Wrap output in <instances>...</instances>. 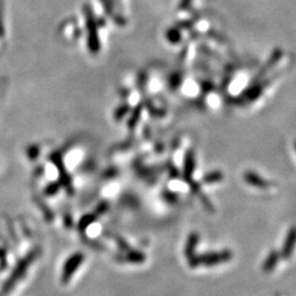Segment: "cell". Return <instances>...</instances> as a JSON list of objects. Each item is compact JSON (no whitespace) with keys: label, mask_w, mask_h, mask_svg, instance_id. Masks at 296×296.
<instances>
[{"label":"cell","mask_w":296,"mask_h":296,"mask_svg":"<svg viewBox=\"0 0 296 296\" xmlns=\"http://www.w3.org/2000/svg\"><path fill=\"white\" fill-rule=\"evenodd\" d=\"M88 27L90 30L89 33V46L92 52H98L99 51V39H98V33H97V28L94 21L92 20L91 16L88 13Z\"/></svg>","instance_id":"6da1fadb"}]
</instances>
